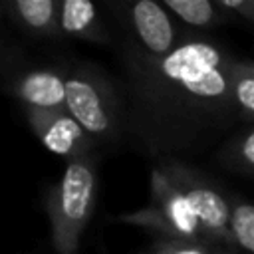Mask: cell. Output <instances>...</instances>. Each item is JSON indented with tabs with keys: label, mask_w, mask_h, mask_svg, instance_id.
<instances>
[{
	"label": "cell",
	"mask_w": 254,
	"mask_h": 254,
	"mask_svg": "<svg viewBox=\"0 0 254 254\" xmlns=\"http://www.w3.org/2000/svg\"><path fill=\"white\" fill-rule=\"evenodd\" d=\"M230 91L240 119L254 121V62L236 58L230 71Z\"/></svg>",
	"instance_id": "11"
},
{
	"label": "cell",
	"mask_w": 254,
	"mask_h": 254,
	"mask_svg": "<svg viewBox=\"0 0 254 254\" xmlns=\"http://www.w3.org/2000/svg\"><path fill=\"white\" fill-rule=\"evenodd\" d=\"M220 161L236 171L254 175V127L234 135L224 147Z\"/></svg>",
	"instance_id": "13"
},
{
	"label": "cell",
	"mask_w": 254,
	"mask_h": 254,
	"mask_svg": "<svg viewBox=\"0 0 254 254\" xmlns=\"http://www.w3.org/2000/svg\"><path fill=\"white\" fill-rule=\"evenodd\" d=\"M60 2L62 0H10L2 10L26 34L42 40L62 38L60 34Z\"/></svg>",
	"instance_id": "8"
},
{
	"label": "cell",
	"mask_w": 254,
	"mask_h": 254,
	"mask_svg": "<svg viewBox=\"0 0 254 254\" xmlns=\"http://www.w3.org/2000/svg\"><path fill=\"white\" fill-rule=\"evenodd\" d=\"M60 34L95 44H111L97 6L91 0H62L60 2Z\"/></svg>",
	"instance_id": "9"
},
{
	"label": "cell",
	"mask_w": 254,
	"mask_h": 254,
	"mask_svg": "<svg viewBox=\"0 0 254 254\" xmlns=\"http://www.w3.org/2000/svg\"><path fill=\"white\" fill-rule=\"evenodd\" d=\"M230 212L232 198L206 173L181 159H161L151 169L149 202L115 220L147 228L157 238L234 246Z\"/></svg>",
	"instance_id": "2"
},
{
	"label": "cell",
	"mask_w": 254,
	"mask_h": 254,
	"mask_svg": "<svg viewBox=\"0 0 254 254\" xmlns=\"http://www.w3.org/2000/svg\"><path fill=\"white\" fill-rule=\"evenodd\" d=\"M65 109L97 143H109L125 129L123 101L109 75L81 62L67 69Z\"/></svg>",
	"instance_id": "4"
},
{
	"label": "cell",
	"mask_w": 254,
	"mask_h": 254,
	"mask_svg": "<svg viewBox=\"0 0 254 254\" xmlns=\"http://www.w3.org/2000/svg\"><path fill=\"white\" fill-rule=\"evenodd\" d=\"M109 8L123 30L125 42L147 56H167L190 38L183 34L179 20L161 0L113 2Z\"/></svg>",
	"instance_id": "5"
},
{
	"label": "cell",
	"mask_w": 254,
	"mask_h": 254,
	"mask_svg": "<svg viewBox=\"0 0 254 254\" xmlns=\"http://www.w3.org/2000/svg\"><path fill=\"white\" fill-rule=\"evenodd\" d=\"M226 246H216L198 240L157 238L151 246V254H224Z\"/></svg>",
	"instance_id": "14"
},
{
	"label": "cell",
	"mask_w": 254,
	"mask_h": 254,
	"mask_svg": "<svg viewBox=\"0 0 254 254\" xmlns=\"http://www.w3.org/2000/svg\"><path fill=\"white\" fill-rule=\"evenodd\" d=\"M67 69H28L12 79V93L26 109H65Z\"/></svg>",
	"instance_id": "7"
},
{
	"label": "cell",
	"mask_w": 254,
	"mask_h": 254,
	"mask_svg": "<svg viewBox=\"0 0 254 254\" xmlns=\"http://www.w3.org/2000/svg\"><path fill=\"white\" fill-rule=\"evenodd\" d=\"M125 131L149 157L179 159L220 137L240 115L232 101L230 50L210 38L190 36L155 58L123 42Z\"/></svg>",
	"instance_id": "1"
},
{
	"label": "cell",
	"mask_w": 254,
	"mask_h": 254,
	"mask_svg": "<svg viewBox=\"0 0 254 254\" xmlns=\"http://www.w3.org/2000/svg\"><path fill=\"white\" fill-rule=\"evenodd\" d=\"M97 200V155L71 163L48 190L46 210L56 254H77L81 234L89 224Z\"/></svg>",
	"instance_id": "3"
},
{
	"label": "cell",
	"mask_w": 254,
	"mask_h": 254,
	"mask_svg": "<svg viewBox=\"0 0 254 254\" xmlns=\"http://www.w3.org/2000/svg\"><path fill=\"white\" fill-rule=\"evenodd\" d=\"M165 8L183 24L196 30H208L228 20V14L216 0H161Z\"/></svg>",
	"instance_id": "10"
},
{
	"label": "cell",
	"mask_w": 254,
	"mask_h": 254,
	"mask_svg": "<svg viewBox=\"0 0 254 254\" xmlns=\"http://www.w3.org/2000/svg\"><path fill=\"white\" fill-rule=\"evenodd\" d=\"M26 119L42 145L65 163L95 155V141L67 109H26Z\"/></svg>",
	"instance_id": "6"
},
{
	"label": "cell",
	"mask_w": 254,
	"mask_h": 254,
	"mask_svg": "<svg viewBox=\"0 0 254 254\" xmlns=\"http://www.w3.org/2000/svg\"><path fill=\"white\" fill-rule=\"evenodd\" d=\"M216 2L228 16H236L240 20H246L248 24H254V0H216Z\"/></svg>",
	"instance_id": "15"
},
{
	"label": "cell",
	"mask_w": 254,
	"mask_h": 254,
	"mask_svg": "<svg viewBox=\"0 0 254 254\" xmlns=\"http://www.w3.org/2000/svg\"><path fill=\"white\" fill-rule=\"evenodd\" d=\"M230 236L232 244L248 254H254V202L232 200L230 212Z\"/></svg>",
	"instance_id": "12"
}]
</instances>
